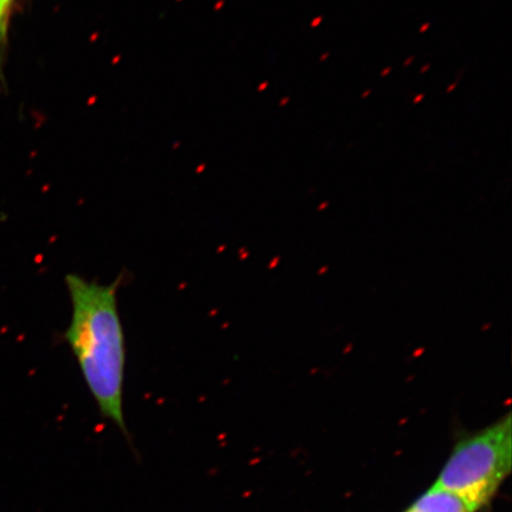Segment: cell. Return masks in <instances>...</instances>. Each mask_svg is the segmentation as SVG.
<instances>
[{
	"label": "cell",
	"instance_id": "6da1fadb",
	"mask_svg": "<svg viewBox=\"0 0 512 512\" xmlns=\"http://www.w3.org/2000/svg\"><path fill=\"white\" fill-rule=\"evenodd\" d=\"M121 281L123 275L101 284L80 274H67L72 318L64 336L101 415L130 440L124 412L126 342L118 305Z\"/></svg>",
	"mask_w": 512,
	"mask_h": 512
},
{
	"label": "cell",
	"instance_id": "7a4b0ae2",
	"mask_svg": "<svg viewBox=\"0 0 512 512\" xmlns=\"http://www.w3.org/2000/svg\"><path fill=\"white\" fill-rule=\"evenodd\" d=\"M511 430L508 413L494 425L460 440L434 485L462 498L471 512L484 508L510 475Z\"/></svg>",
	"mask_w": 512,
	"mask_h": 512
},
{
	"label": "cell",
	"instance_id": "3957f363",
	"mask_svg": "<svg viewBox=\"0 0 512 512\" xmlns=\"http://www.w3.org/2000/svg\"><path fill=\"white\" fill-rule=\"evenodd\" d=\"M405 512H471L462 498L433 486Z\"/></svg>",
	"mask_w": 512,
	"mask_h": 512
},
{
	"label": "cell",
	"instance_id": "277c9868",
	"mask_svg": "<svg viewBox=\"0 0 512 512\" xmlns=\"http://www.w3.org/2000/svg\"><path fill=\"white\" fill-rule=\"evenodd\" d=\"M9 18L4 10L3 0H0V56H2L6 41H8Z\"/></svg>",
	"mask_w": 512,
	"mask_h": 512
},
{
	"label": "cell",
	"instance_id": "5b68a950",
	"mask_svg": "<svg viewBox=\"0 0 512 512\" xmlns=\"http://www.w3.org/2000/svg\"><path fill=\"white\" fill-rule=\"evenodd\" d=\"M15 0H3V6L6 14L10 17V11L12 8V4H14Z\"/></svg>",
	"mask_w": 512,
	"mask_h": 512
}]
</instances>
